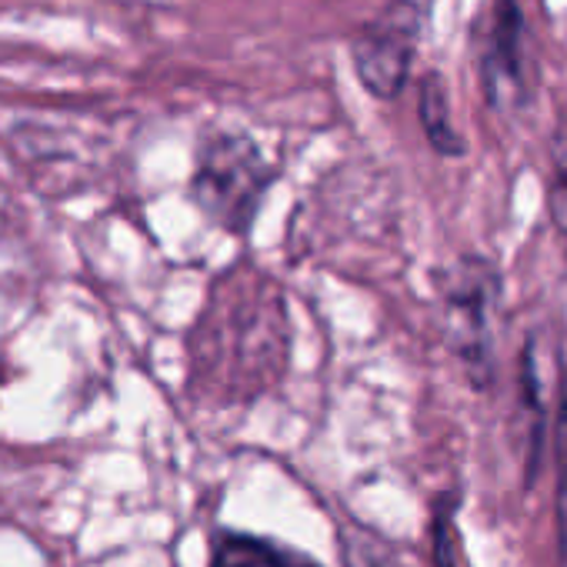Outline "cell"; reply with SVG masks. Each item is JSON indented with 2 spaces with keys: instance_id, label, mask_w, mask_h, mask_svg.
<instances>
[{
  "instance_id": "1",
  "label": "cell",
  "mask_w": 567,
  "mask_h": 567,
  "mask_svg": "<svg viewBox=\"0 0 567 567\" xmlns=\"http://www.w3.org/2000/svg\"><path fill=\"white\" fill-rule=\"evenodd\" d=\"M270 184V167L247 137H214L197 161L194 200L227 230H247L264 190Z\"/></svg>"
},
{
  "instance_id": "2",
  "label": "cell",
  "mask_w": 567,
  "mask_h": 567,
  "mask_svg": "<svg viewBox=\"0 0 567 567\" xmlns=\"http://www.w3.org/2000/svg\"><path fill=\"white\" fill-rule=\"evenodd\" d=\"M421 38V14L411 0H398L394 8H388L378 21H371L351 54H354V71L361 84L374 97H398L408 74H411V58L414 44Z\"/></svg>"
},
{
  "instance_id": "3",
  "label": "cell",
  "mask_w": 567,
  "mask_h": 567,
  "mask_svg": "<svg viewBox=\"0 0 567 567\" xmlns=\"http://www.w3.org/2000/svg\"><path fill=\"white\" fill-rule=\"evenodd\" d=\"M487 104L501 114L527 104V58H524V21L514 0L494 8V28L481 64Z\"/></svg>"
},
{
  "instance_id": "4",
  "label": "cell",
  "mask_w": 567,
  "mask_h": 567,
  "mask_svg": "<svg viewBox=\"0 0 567 567\" xmlns=\"http://www.w3.org/2000/svg\"><path fill=\"white\" fill-rule=\"evenodd\" d=\"M210 567H321L315 557L254 534H220Z\"/></svg>"
},
{
  "instance_id": "5",
  "label": "cell",
  "mask_w": 567,
  "mask_h": 567,
  "mask_svg": "<svg viewBox=\"0 0 567 567\" xmlns=\"http://www.w3.org/2000/svg\"><path fill=\"white\" fill-rule=\"evenodd\" d=\"M421 124L427 131V141L441 154H447V157L464 154V141L457 137V131L451 127V117H447V94L434 74L421 84Z\"/></svg>"
},
{
  "instance_id": "6",
  "label": "cell",
  "mask_w": 567,
  "mask_h": 567,
  "mask_svg": "<svg viewBox=\"0 0 567 567\" xmlns=\"http://www.w3.org/2000/svg\"><path fill=\"white\" fill-rule=\"evenodd\" d=\"M547 207H550L557 230L567 237V137L554 144V177L547 190Z\"/></svg>"
}]
</instances>
